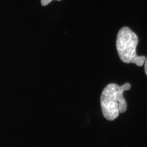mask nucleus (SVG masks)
I'll list each match as a JSON object with an SVG mask.
<instances>
[{
	"instance_id": "1",
	"label": "nucleus",
	"mask_w": 147,
	"mask_h": 147,
	"mask_svg": "<svg viewBox=\"0 0 147 147\" xmlns=\"http://www.w3.org/2000/svg\"><path fill=\"white\" fill-rule=\"evenodd\" d=\"M131 87L129 83L121 86L115 83H110L104 88L100 97V104L105 119L113 121L119 116V113L126 111L127 104L123 93L126 90H129Z\"/></svg>"
},
{
	"instance_id": "3",
	"label": "nucleus",
	"mask_w": 147,
	"mask_h": 147,
	"mask_svg": "<svg viewBox=\"0 0 147 147\" xmlns=\"http://www.w3.org/2000/svg\"><path fill=\"white\" fill-rule=\"evenodd\" d=\"M52 0H41V4L42 5L46 6L49 3L51 2ZM57 1H61V0H57Z\"/></svg>"
},
{
	"instance_id": "2",
	"label": "nucleus",
	"mask_w": 147,
	"mask_h": 147,
	"mask_svg": "<svg viewBox=\"0 0 147 147\" xmlns=\"http://www.w3.org/2000/svg\"><path fill=\"white\" fill-rule=\"evenodd\" d=\"M138 37L136 33L129 28L124 27L118 32L116 47L120 60L126 63H135L138 66L143 65L146 60L144 56H138L136 49L138 43Z\"/></svg>"
},
{
	"instance_id": "4",
	"label": "nucleus",
	"mask_w": 147,
	"mask_h": 147,
	"mask_svg": "<svg viewBox=\"0 0 147 147\" xmlns=\"http://www.w3.org/2000/svg\"><path fill=\"white\" fill-rule=\"evenodd\" d=\"M145 74L147 76V58L145 60Z\"/></svg>"
}]
</instances>
